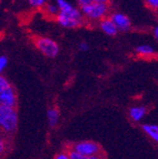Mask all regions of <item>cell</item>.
Returning <instances> with one entry per match:
<instances>
[{"mask_svg":"<svg viewBox=\"0 0 158 159\" xmlns=\"http://www.w3.org/2000/svg\"><path fill=\"white\" fill-rule=\"evenodd\" d=\"M59 12L55 17L57 25L65 29H75L84 25V19L81 9H79L68 0H54Z\"/></svg>","mask_w":158,"mask_h":159,"instance_id":"obj_1","label":"cell"},{"mask_svg":"<svg viewBox=\"0 0 158 159\" xmlns=\"http://www.w3.org/2000/svg\"><path fill=\"white\" fill-rule=\"evenodd\" d=\"M85 22L98 23L100 20L109 17L111 7L109 3L93 1L80 7Z\"/></svg>","mask_w":158,"mask_h":159,"instance_id":"obj_2","label":"cell"},{"mask_svg":"<svg viewBox=\"0 0 158 159\" xmlns=\"http://www.w3.org/2000/svg\"><path fill=\"white\" fill-rule=\"evenodd\" d=\"M19 115L16 107L0 105V132L13 134L18 128Z\"/></svg>","mask_w":158,"mask_h":159,"instance_id":"obj_3","label":"cell"},{"mask_svg":"<svg viewBox=\"0 0 158 159\" xmlns=\"http://www.w3.org/2000/svg\"><path fill=\"white\" fill-rule=\"evenodd\" d=\"M18 104V95L12 83L3 75L0 76V105L16 107Z\"/></svg>","mask_w":158,"mask_h":159,"instance_id":"obj_4","label":"cell"},{"mask_svg":"<svg viewBox=\"0 0 158 159\" xmlns=\"http://www.w3.org/2000/svg\"><path fill=\"white\" fill-rule=\"evenodd\" d=\"M34 46L44 57L55 58L59 54L60 47L56 41L47 36H38L33 39Z\"/></svg>","mask_w":158,"mask_h":159,"instance_id":"obj_5","label":"cell"},{"mask_svg":"<svg viewBox=\"0 0 158 159\" xmlns=\"http://www.w3.org/2000/svg\"><path fill=\"white\" fill-rule=\"evenodd\" d=\"M70 149L84 156H102L101 147L97 143L92 141H83L75 143L70 147Z\"/></svg>","mask_w":158,"mask_h":159,"instance_id":"obj_6","label":"cell"},{"mask_svg":"<svg viewBox=\"0 0 158 159\" xmlns=\"http://www.w3.org/2000/svg\"><path fill=\"white\" fill-rule=\"evenodd\" d=\"M109 17L113 20L115 25L116 26L118 32H127L132 28V21L131 19L127 15L121 12H112L110 13Z\"/></svg>","mask_w":158,"mask_h":159,"instance_id":"obj_7","label":"cell"},{"mask_svg":"<svg viewBox=\"0 0 158 159\" xmlns=\"http://www.w3.org/2000/svg\"><path fill=\"white\" fill-rule=\"evenodd\" d=\"M98 25H99V28L101 29L102 32L109 37H115L118 33V30H117L116 26L115 25V23L113 22L112 20H111L110 17H107L102 20H100L98 22Z\"/></svg>","mask_w":158,"mask_h":159,"instance_id":"obj_8","label":"cell"},{"mask_svg":"<svg viewBox=\"0 0 158 159\" xmlns=\"http://www.w3.org/2000/svg\"><path fill=\"white\" fill-rule=\"evenodd\" d=\"M135 52L137 53L138 57H143V58H152L155 57L156 51L154 47H152L149 44H142L135 48Z\"/></svg>","mask_w":158,"mask_h":159,"instance_id":"obj_9","label":"cell"},{"mask_svg":"<svg viewBox=\"0 0 158 159\" xmlns=\"http://www.w3.org/2000/svg\"><path fill=\"white\" fill-rule=\"evenodd\" d=\"M147 114V109L145 106H134L129 110V116L134 122H140Z\"/></svg>","mask_w":158,"mask_h":159,"instance_id":"obj_10","label":"cell"},{"mask_svg":"<svg viewBox=\"0 0 158 159\" xmlns=\"http://www.w3.org/2000/svg\"><path fill=\"white\" fill-rule=\"evenodd\" d=\"M47 116H48V120H49V124L51 127H55L57 125L58 121H59V111L56 107H52L48 110V113H47Z\"/></svg>","mask_w":158,"mask_h":159,"instance_id":"obj_11","label":"cell"},{"mask_svg":"<svg viewBox=\"0 0 158 159\" xmlns=\"http://www.w3.org/2000/svg\"><path fill=\"white\" fill-rule=\"evenodd\" d=\"M142 129L154 142L158 141V126L156 124H144Z\"/></svg>","mask_w":158,"mask_h":159,"instance_id":"obj_12","label":"cell"},{"mask_svg":"<svg viewBox=\"0 0 158 159\" xmlns=\"http://www.w3.org/2000/svg\"><path fill=\"white\" fill-rule=\"evenodd\" d=\"M43 11L44 13L48 16V17L50 18H53L55 19V17L57 16L58 12H59V9H58V7L56 5V3H55V1L52 2V1H49L48 3H47L43 8Z\"/></svg>","mask_w":158,"mask_h":159,"instance_id":"obj_13","label":"cell"},{"mask_svg":"<svg viewBox=\"0 0 158 159\" xmlns=\"http://www.w3.org/2000/svg\"><path fill=\"white\" fill-rule=\"evenodd\" d=\"M68 154H69L70 159H99L101 157V156H97V155H94V156H84V155H82L80 153L74 152V150H72V149L68 150Z\"/></svg>","mask_w":158,"mask_h":159,"instance_id":"obj_14","label":"cell"},{"mask_svg":"<svg viewBox=\"0 0 158 159\" xmlns=\"http://www.w3.org/2000/svg\"><path fill=\"white\" fill-rule=\"evenodd\" d=\"M50 0H27L29 6L33 9H42Z\"/></svg>","mask_w":158,"mask_h":159,"instance_id":"obj_15","label":"cell"},{"mask_svg":"<svg viewBox=\"0 0 158 159\" xmlns=\"http://www.w3.org/2000/svg\"><path fill=\"white\" fill-rule=\"evenodd\" d=\"M146 6L149 10L153 12H157L158 10V0H144Z\"/></svg>","mask_w":158,"mask_h":159,"instance_id":"obj_16","label":"cell"},{"mask_svg":"<svg viewBox=\"0 0 158 159\" xmlns=\"http://www.w3.org/2000/svg\"><path fill=\"white\" fill-rule=\"evenodd\" d=\"M7 148V142L4 137L3 133H0V155L3 154L5 152V150Z\"/></svg>","mask_w":158,"mask_h":159,"instance_id":"obj_17","label":"cell"},{"mask_svg":"<svg viewBox=\"0 0 158 159\" xmlns=\"http://www.w3.org/2000/svg\"><path fill=\"white\" fill-rule=\"evenodd\" d=\"M8 65V58L5 55H1L0 57V76H1L4 72V70L6 69Z\"/></svg>","mask_w":158,"mask_h":159,"instance_id":"obj_18","label":"cell"},{"mask_svg":"<svg viewBox=\"0 0 158 159\" xmlns=\"http://www.w3.org/2000/svg\"><path fill=\"white\" fill-rule=\"evenodd\" d=\"M88 49H89V45L88 42L82 41L80 44H79V50L81 52H86V51H88Z\"/></svg>","mask_w":158,"mask_h":159,"instance_id":"obj_19","label":"cell"},{"mask_svg":"<svg viewBox=\"0 0 158 159\" xmlns=\"http://www.w3.org/2000/svg\"><path fill=\"white\" fill-rule=\"evenodd\" d=\"M54 159H70V157H69L68 152H62L55 155Z\"/></svg>","mask_w":158,"mask_h":159,"instance_id":"obj_20","label":"cell"},{"mask_svg":"<svg viewBox=\"0 0 158 159\" xmlns=\"http://www.w3.org/2000/svg\"><path fill=\"white\" fill-rule=\"evenodd\" d=\"M93 1H95V0H77V2L79 5H80V7L85 5V4H88L90 2H93Z\"/></svg>","mask_w":158,"mask_h":159,"instance_id":"obj_21","label":"cell"},{"mask_svg":"<svg viewBox=\"0 0 158 159\" xmlns=\"http://www.w3.org/2000/svg\"><path fill=\"white\" fill-rule=\"evenodd\" d=\"M152 35H153V38H154L155 40L158 39V26H157V25L154 26L153 29H152Z\"/></svg>","mask_w":158,"mask_h":159,"instance_id":"obj_22","label":"cell"},{"mask_svg":"<svg viewBox=\"0 0 158 159\" xmlns=\"http://www.w3.org/2000/svg\"><path fill=\"white\" fill-rule=\"evenodd\" d=\"M95 1H99V2H105V3H109L110 0H95Z\"/></svg>","mask_w":158,"mask_h":159,"instance_id":"obj_23","label":"cell"},{"mask_svg":"<svg viewBox=\"0 0 158 159\" xmlns=\"http://www.w3.org/2000/svg\"><path fill=\"white\" fill-rule=\"evenodd\" d=\"M99 159H105V158H102V156H101V157H100Z\"/></svg>","mask_w":158,"mask_h":159,"instance_id":"obj_24","label":"cell"},{"mask_svg":"<svg viewBox=\"0 0 158 159\" xmlns=\"http://www.w3.org/2000/svg\"><path fill=\"white\" fill-rule=\"evenodd\" d=\"M110 1H111V0H110Z\"/></svg>","mask_w":158,"mask_h":159,"instance_id":"obj_25","label":"cell"}]
</instances>
